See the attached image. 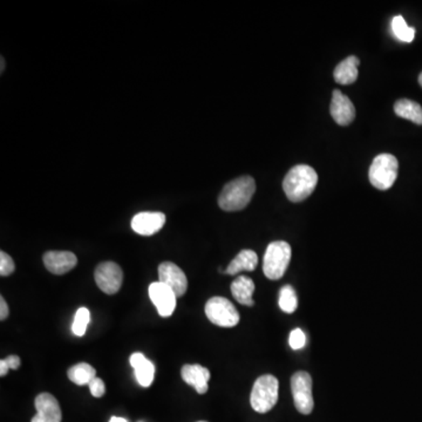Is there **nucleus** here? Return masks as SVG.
<instances>
[{"mask_svg":"<svg viewBox=\"0 0 422 422\" xmlns=\"http://www.w3.org/2000/svg\"><path fill=\"white\" fill-rule=\"evenodd\" d=\"M318 174L312 167L298 164L286 174L283 181V189L291 202L298 203L306 200L316 189Z\"/></svg>","mask_w":422,"mask_h":422,"instance_id":"obj_1","label":"nucleus"},{"mask_svg":"<svg viewBox=\"0 0 422 422\" xmlns=\"http://www.w3.org/2000/svg\"><path fill=\"white\" fill-rule=\"evenodd\" d=\"M256 191V182L251 176L238 177L223 188L218 206L224 211H238L246 208Z\"/></svg>","mask_w":422,"mask_h":422,"instance_id":"obj_2","label":"nucleus"},{"mask_svg":"<svg viewBox=\"0 0 422 422\" xmlns=\"http://www.w3.org/2000/svg\"><path fill=\"white\" fill-rule=\"evenodd\" d=\"M280 396V382L276 376L265 374L255 381L250 402L257 413H268L276 406Z\"/></svg>","mask_w":422,"mask_h":422,"instance_id":"obj_3","label":"nucleus"},{"mask_svg":"<svg viewBox=\"0 0 422 422\" xmlns=\"http://www.w3.org/2000/svg\"><path fill=\"white\" fill-rule=\"evenodd\" d=\"M291 246L284 241L270 243L266 248L263 271L269 280H278L284 276L291 260Z\"/></svg>","mask_w":422,"mask_h":422,"instance_id":"obj_4","label":"nucleus"},{"mask_svg":"<svg viewBox=\"0 0 422 422\" xmlns=\"http://www.w3.org/2000/svg\"><path fill=\"white\" fill-rule=\"evenodd\" d=\"M399 163L391 154H380L369 167V182L376 189L389 190L398 177Z\"/></svg>","mask_w":422,"mask_h":422,"instance_id":"obj_5","label":"nucleus"},{"mask_svg":"<svg viewBox=\"0 0 422 422\" xmlns=\"http://www.w3.org/2000/svg\"><path fill=\"white\" fill-rule=\"evenodd\" d=\"M206 315L210 322L221 327H235L240 322V313L233 302L224 297H213L206 304Z\"/></svg>","mask_w":422,"mask_h":422,"instance_id":"obj_6","label":"nucleus"},{"mask_svg":"<svg viewBox=\"0 0 422 422\" xmlns=\"http://www.w3.org/2000/svg\"><path fill=\"white\" fill-rule=\"evenodd\" d=\"M291 391L297 411L302 414H310L313 409L312 379L309 373L300 371L291 378Z\"/></svg>","mask_w":422,"mask_h":422,"instance_id":"obj_7","label":"nucleus"},{"mask_svg":"<svg viewBox=\"0 0 422 422\" xmlns=\"http://www.w3.org/2000/svg\"><path fill=\"white\" fill-rule=\"evenodd\" d=\"M95 283L99 289L107 295H115L122 285L123 273L120 266L114 262H103L95 269Z\"/></svg>","mask_w":422,"mask_h":422,"instance_id":"obj_8","label":"nucleus"},{"mask_svg":"<svg viewBox=\"0 0 422 422\" xmlns=\"http://www.w3.org/2000/svg\"><path fill=\"white\" fill-rule=\"evenodd\" d=\"M149 297L157 312L163 318L170 317L176 309L177 296L169 286L161 282L152 283L149 285Z\"/></svg>","mask_w":422,"mask_h":422,"instance_id":"obj_9","label":"nucleus"},{"mask_svg":"<svg viewBox=\"0 0 422 422\" xmlns=\"http://www.w3.org/2000/svg\"><path fill=\"white\" fill-rule=\"evenodd\" d=\"M159 282L169 286L177 297L184 296L188 289L186 273L172 262H163L159 266Z\"/></svg>","mask_w":422,"mask_h":422,"instance_id":"obj_10","label":"nucleus"},{"mask_svg":"<svg viewBox=\"0 0 422 422\" xmlns=\"http://www.w3.org/2000/svg\"><path fill=\"white\" fill-rule=\"evenodd\" d=\"M37 414L31 422H61L63 413L56 396L50 393H41L36 398Z\"/></svg>","mask_w":422,"mask_h":422,"instance_id":"obj_11","label":"nucleus"},{"mask_svg":"<svg viewBox=\"0 0 422 422\" xmlns=\"http://www.w3.org/2000/svg\"><path fill=\"white\" fill-rule=\"evenodd\" d=\"M329 112L333 120L339 126H349L356 117V108L349 97L342 94L339 90H333L332 101L329 106Z\"/></svg>","mask_w":422,"mask_h":422,"instance_id":"obj_12","label":"nucleus"},{"mask_svg":"<svg viewBox=\"0 0 422 422\" xmlns=\"http://www.w3.org/2000/svg\"><path fill=\"white\" fill-rule=\"evenodd\" d=\"M166 224V215L163 213H137L132 220V229L142 236H152L154 233H159Z\"/></svg>","mask_w":422,"mask_h":422,"instance_id":"obj_13","label":"nucleus"},{"mask_svg":"<svg viewBox=\"0 0 422 422\" xmlns=\"http://www.w3.org/2000/svg\"><path fill=\"white\" fill-rule=\"evenodd\" d=\"M43 264L50 273L65 275L77 266L78 258L70 251H48L43 255Z\"/></svg>","mask_w":422,"mask_h":422,"instance_id":"obj_14","label":"nucleus"},{"mask_svg":"<svg viewBox=\"0 0 422 422\" xmlns=\"http://www.w3.org/2000/svg\"><path fill=\"white\" fill-rule=\"evenodd\" d=\"M182 379L193 386L199 394L208 392V381L210 380L209 369L201 365H184L181 369Z\"/></svg>","mask_w":422,"mask_h":422,"instance_id":"obj_15","label":"nucleus"},{"mask_svg":"<svg viewBox=\"0 0 422 422\" xmlns=\"http://www.w3.org/2000/svg\"><path fill=\"white\" fill-rule=\"evenodd\" d=\"M130 365L135 371V378L142 387H149L155 376V366L147 359L142 353H133L130 357Z\"/></svg>","mask_w":422,"mask_h":422,"instance_id":"obj_16","label":"nucleus"},{"mask_svg":"<svg viewBox=\"0 0 422 422\" xmlns=\"http://www.w3.org/2000/svg\"><path fill=\"white\" fill-rule=\"evenodd\" d=\"M359 63V59L354 56L346 58L345 60H342L333 72L334 80L340 85H351V83H356L358 79Z\"/></svg>","mask_w":422,"mask_h":422,"instance_id":"obj_17","label":"nucleus"},{"mask_svg":"<svg viewBox=\"0 0 422 422\" xmlns=\"http://www.w3.org/2000/svg\"><path fill=\"white\" fill-rule=\"evenodd\" d=\"M257 264H258V257H257V253L255 251H253V250H242L233 258V262L230 263L224 273L226 275L235 276V275L242 273V271H253V270L256 269Z\"/></svg>","mask_w":422,"mask_h":422,"instance_id":"obj_18","label":"nucleus"},{"mask_svg":"<svg viewBox=\"0 0 422 422\" xmlns=\"http://www.w3.org/2000/svg\"><path fill=\"white\" fill-rule=\"evenodd\" d=\"M255 292V283L246 276H240L231 284V293L237 302L246 306H253V295Z\"/></svg>","mask_w":422,"mask_h":422,"instance_id":"obj_19","label":"nucleus"},{"mask_svg":"<svg viewBox=\"0 0 422 422\" xmlns=\"http://www.w3.org/2000/svg\"><path fill=\"white\" fill-rule=\"evenodd\" d=\"M396 115L416 125H422V107L416 101L400 99L394 105Z\"/></svg>","mask_w":422,"mask_h":422,"instance_id":"obj_20","label":"nucleus"},{"mask_svg":"<svg viewBox=\"0 0 422 422\" xmlns=\"http://www.w3.org/2000/svg\"><path fill=\"white\" fill-rule=\"evenodd\" d=\"M67 376H68V379L74 382L75 385H88L94 378H97V371L90 364L80 362V364L70 367L67 372Z\"/></svg>","mask_w":422,"mask_h":422,"instance_id":"obj_21","label":"nucleus"},{"mask_svg":"<svg viewBox=\"0 0 422 422\" xmlns=\"http://www.w3.org/2000/svg\"><path fill=\"white\" fill-rule=\"evenodd\" d=\"M392 31L394 36L403 43H412L416 37V28L409 27L401 16L393 18Z\"/></svg>","mask_w":422,"mask_h":422,"instance_id":"obj_22","label":"nucleus"},{"mask_svg":"<svg viewBox=\"0 0 422 422\" xmlns=\"http://www.w3.org/2000/svg\"><path fill=\"white\" fill-rule=\"evenodd\" d=\"M278 304L283 312L293 313L296 311L298 307V298L292 286L286 285L280 290Z\"/></svg>","mask_w":422,"mask_h":422,"instance_id":"obj_23","label":"nucleus"},{"mask_svg":"<svg viewBox=\"0 0 422 422\" xmlns=\"http://www.w3.org/2000/svg\"><path fill=\"white\" fill-rule=\"evenodd\" d=\"M90 322V310L86 307H80L78 310L74 317L73 325H72V331L77 337L85 336L86 333L87 326Z\"/></svg>","mask_w":422,"mask_h":422,"instance_id":"obj_24","label":"nucleus"},{"mask_svg":"<svg viewBox=\"0 0 422 422\" xmlns=\"http://www.w3.org/2000/svg\"><path fill=\"white\" fill-rule=\"evenodd\" d=\"M16 270V265L10 255L1 251L0 253V276L7 277L12 275Z\"/></svg>","mask_w":422,"mask_h":422,"instance_id":"obj_25","label":"nucleus"},{"mask_svg":"<svg viewBox=\"0 0 422 422\" xmlns=\"http://www.w3.org/2000/svg\"><path fill=\"white\" fill-rule=\"evenodd\" d=\"M289 344L292 349H302L306 344L305 333L300 329H293L290 333Z\"/></svg>","mask_w":422,"mask_h":422,"instance_id":"obj_26","label":"nucleus"},{"mask_svg":"<svg viewBox=\"0 0 422 422\" xmlns=\"http://www.w3.org/2000/svg\"><path fill=\"white\" fill-rule=\"evenodd\" d=\"M88 386H90V391L92 393V396H95V398H101L106 393V386H105V382L100 378H94L88 384Z\"/></svg>","mask_w":422,"mask_h":422,"instance_id":"obj_27","label":"nucleus"},{"mask_svg":"<svg viewBox=\"0 0 422 422\" xmlns=\"http://www.w3.org/2000/svg\"><path fill=\"white\" fill-rule=\"evenodd\" d=\"M5 360H6L7 365H9L10 369H18L21 367V358L18 356L7 357Z\"/></svg>","mask_w":422,"mask_h":422,"instance_id":"obj_28","label":"nucleus"},{"mask_svg":"<svg viewBox=\"0 0 422 422\" xmlns=\"http://www.w3.org/2000/svg\"><path fill=\"white\" fill-rule=\"evenodd\" d=\"M9 313H10V311H9L7 302L4 300V297H1L0 298V320H6L7 317H9Z\"/></svg>","mask_w":422,"mask_h":422,"instance_id":"obj_29","label":"nucleus"},{"mask_svg":"<svg viewBox=\"0 0 422 422\" xmlns=\"http://www.w3.org/2000/svg\"><path fill=\"white\" fill-rule=\"evenodd\" d=\"M10 371V367L7 365L6 360L3 359L0 362V376H5Z\"/></svg>","mask_w":422,"mask_h":422,"instance_id":"obj_30","label":"nucleus"},{"mask_svg":"<svg viewBox=\"0 0 422 422\" xmlns=\"http://www.w3.org/2000/svg\"><path fill=\"white\" fill-rule=\"evenodd\" d=\"M110 422H128L126 419H123V418H119V416H113L112 419H110Z\"/></svg>","mask_w":422,"mask_h":422,"instance_id":"obj_31","label":"nucleus"},{"mask_svg":"<svg viewBox=\"0 0 422 422\" xmlns=\"http://www.w3.org/2000/svg\"><path fill=\"white\" fill-rule=\"evenodd\" d=\"M4 65H5V61H4V58H1V68H0L1 73L4 72Z\"/></svg>","mask_w":422,"mask_h":422,"instance_id":"obj_32","label":"nucleus"},{"mask_svg":"<svg viewBox=\"0 0 422 422\" xmlns=\"http://www.w3.org/2000/svg\"><path fill=\"white\" fill-rule=\"evenodd\" d=\"M419 83H420V86L422 87V73L420 74V75H419Z\"/></svg>","mask_w":422,"mask_h":422,"instance_id":"obj_33","label":"nucleus"},{"mask_svg":"<svg viewBox=\"0 0 422 422\" xmlns=\"http://www.w3.org/2000/svg\"><path fill=\"white\" fill-rule=\"evenodd\" d=\"M199 422H206V421H199Z\"/></svg>","mask_w":422,"mask_h":422,"instance_id":"obj_34","label":"nucleus"}]
</instances>
